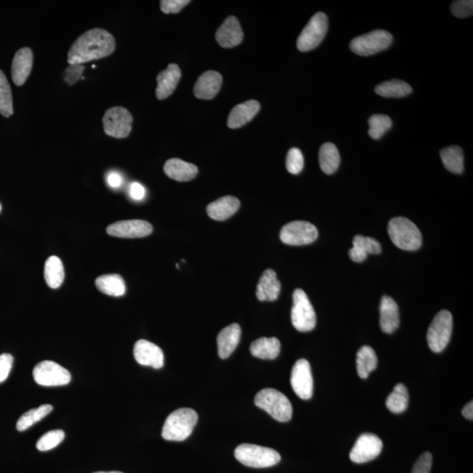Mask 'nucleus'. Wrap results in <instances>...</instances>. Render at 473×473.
Returning <instances> with one entry per match:
<instances>
[{"label":"nucleus","mask_w":473,"mask_h":473,"mask_svg":"<svg viewBox=\"0 0 473 473\" xmlns=\"http://www.w3.org/2000/svg\"><path fill=\"white\" fill-rule=\"evenodd\" d=\"M115 51V38L101 28H94L79 36L68 54V63L83 64L107 58Z\"/></svg>","instance_id":"1"},{"label":"nucleus","mask_w":473,"mask_h":473,"mask_svg":"<svg viewBox=\"0 0 473 473\" xmlns=\"http://www.w3.org/2000/svg\"><path fill=\"white\" fill-rule=\"evenodd\" d=\"M198 421V413L191 408H179L166 419L161 436L166 441H184L191 436Z\"/></svg>","instance_id":"2"},{"label":"nucleus","mask_w":473,"mask_h":473,"mask_svg":"<svg viewBox=\"0 0 473 473\" xmlns=\"http://www.w3.org/2000/svg\"><path fill=\"white\" fill-rule=\"evenodd\" d=\"M388 232L393 244L406 251H415L421 248L422 238L418 227L410 219L396 217L388 223Z\"/></svg>","instance_id":"3"},{"label":"nucleus","mask_w":473,"mask_h":473,"mask_svg":"<svg viewBox=\"0 0 473 473\" xmlns=\"http://www.w3.org/2000/svg\"><path fill=\"white\" fill-rule=\"evenodd\" d=\"M255 403L276 421L286 422L292 418L293 408L289 400L282 392L272 388L260 390L255 395Z\"/></svg>","instance_id":"4"},{"label":"nucleus","mask_w":473,"mask_h":473,"mask_svg":"<svg viewBox=\"0 0 473 473\" xmlns=\"http://www.w3.org/2000/svg\"><path fill=\"white\" fill-rule=\"evenodd\" d=\"M234 455L241 464L253 468L271 467L281 461V455L276 450L250 444L238 446Z\"/></svg>","instance_id":"5"},{"label":"nucleus","mask_w":473,"mask_h":473,"mask_svg":"<svg viewBox=\"0 0 473 473\" xmlns=\"http://www.w3.org/2000/svg\"><path fill=\"white\" fill-rule=\"evenodd\" d=\"M291 321L297 331L308 332L316 327L317 316L312 302L304 290L297 289L293 294Z\"/></svg>","instance_id":"6"},{"label":"nucleus","mask_w":473,"mask_h":473,"mask_svg":"<svg viewBox=\"0 0 473 473\" xmlns=\"http://www.w3.org/2000/svg\"><path fill=\"white\" fill-rule=\"evenodd\" d=\"M453 319L452 313L442 310L435 317L427 333V344L434 353H441L448 346L452 336Z\"/></svg>","instance_id":"7"},{"label":"nucleus","mask_w":473,"mask_h":473,"mask_svg":"<svg viewBox=\"0 0 473 473\" xmlns=\"http://www.w3.org/2000/svg\"><path fill=\"white\" fill-rule=\"evenodd\" d=\"M393 36L385 30H374L366 35L356 37L351 41V51L356 55L370 56L384 51L391 46Z\"/></svg>","instance_id":"8"},{"label":"nucleus","mask_w":473,"mask_h":473,"mask_svg":"<svg viewBox=\"0 0 473 473\" xmlns=\"http://www.w3.org/2000/svg\"><path fill=\"white\" fill-rule=\"evenodd\" d=\"M328 31V18L324 13H317L310 18L297 40V48L308 52L319 46Z\"/></svg>","instance_id":"9"},{"label":"nucleus","mask_w":473,"mask_h":473,"mask_svg":"<svg viewBox=\"0 0 473 473\" xmlns=\"http://www.w3.org/2000/svg\"><path fill=\"white\" fill-rule=\"evenodd\" d=\"M33 376L36 383L44 387L64 386L71 381L69 371L58 363L48 361L38 363L33 368Z\"/></svg>","instance_id":"10"},{"label":"nucleus","mask_w":473,"mask_h":473,"mask_svg":"<svg viewBox=\"0 0 473 473\" xmlns=\"http://www.w3.org/2000/svg\"><path fill=\"white\" fill-rule=\"evenodd\" d=\"M132 116L127 109L112 107L107 110L103 118L105 134L116 139L127 138L132 131Z\"/></svg>","instance_id":"11"},{"label":"nucleus","mask_w":473,"mask_h":473,"mask_svg":"<svg viewBox=\"0 0 473 473\" xmlns=\"http://www.w3.org/2000/svg\"><path fill=\"white\" fill-rule=\"evenodd\" d=\"M319 237L317 227L309 222L293 221L282 227L280 238L284 244L304 245L313 243Z\"/></svg>","instance_id":"12"},{"label":"nucleus","mask_w":473,"mask_h":473,"mask_svg":"<svg viewBox=\"0 0 473 473\" xmlns=\"http://www.w3.org/2000/svg\"><path fill=\"white\" fill-rule=\"evenodd\" d=\"M291 386L296 395L302 400H309L313 395L314 381L309 362L299 359L293 366L290 378Z\"/></svg>","instance_id":"13"},{"label":"nucleus","mask_w":473,"mask_h":473,"mask_svg":"<svg viewBox=\"0 0 473 473\" xmlns=\"http://www.w3.org/2000/svg\"><path fill=\"white\" fill-rule=\"evenodd\" d=\"M383 444L376 435L362 434L356 441L350 452V459L354 463L363 464L376 459L380 455Z\"/></svg>","instance_id":"14"},{"label":"nucleus","mask_w":473,"mask_h":473,"mask_svg":"<svg viewBox=\"0 0 473 473\" xmlns=\"http://www.w3.org/2000/svg\"><path fill=\"white\" fill-rule=\"evenodd\" d=\"M107 232L110 236L122 238H138L150 235L153 226L145 220H124L109 225Z\"/></svg>","instance_id":"15"},{"label":"nucleus","mask_w":473,"mask_h":473,"mask_svg":"<svg viewBox=\"0 0 473 473\" xmlns=\"http://www.w3.org/2000/svg\"><path fill=\"white\" fill-rule=\"evenodd\" d=\"M135 361L139 365L161 369L164 366V354L160 347L145 339L136 342L134 348Z\"/></svg>","instance_id":"16"},{"label":"nucleus","mask_w":473,"mask_h":473,"mask_svg":"<svg viewBox=\"0 0 473 473\" xmlns=\"http://www.w3.org/2000/svg\"><path fill=\"white\" fill-rule=\"evenodd\" d=\"M243 37L240 21L234 16L226 18L216 33V40L221 47L225 48L238 46L243 41Z\"/></svg>","instance_id":"17"},{"label":"nucleus","mask_w":473,"mask_h":473,"mask_svg":"<svg viewBox=\"0 0 473 473\" xmlns=\"http://www.w3.org/2000/svg\"><path fill=\"white\" fill-rule=\"evenodd\" d=\"M222 75L217 71L209 70L200 75L194 86L195 96L200 100H213L221 89Z\"/></svg>","instance_id":"18"},{"label":"nucleus","mask_w":473,"mask_h":473,"mask_svg":"<svg viewBox=\"0 0 473 473\" xmlns=\"http://www.w3.org/2000/svg\"><path fill=\"white\" fill-rule=\"evenodd\" d=\"M181 77V70L177 64H169L168 68L157 75L156 97L164 100L172 95Z\"/></svg>","instance_id":"19"},{"label":"nucleus","mask_w":473,"mask_h":473,"mask_svg":"<svg viewBox=\"0 0 473 473\" xmlns=\"http://www.w3.org/2000/svg\"><path fill=\"white\" fill-rule=\"evenodd\" d=\"M33 52L29 48H22L14 55L12 65L13 81L17 86L23 85L33 67Z\"/></svg>","instance_id":"20"},{"label":"nucleus","mask_w":473,"mask_h":473,"mask_svg":"<svg viewBox=\"0 0 473 473\" xmlns=\"http://www.w3.org/2000/svg\"><path fill=\"white\" fill-rule=\"evenodd\" d=\"M260 105L258 101L248 100L240 105L230 112L227 124L230 129H237L245 126L256 116L260 112Z\"/></svg>","instance_id":"21"},{"label":"nucleus","mask_w":473,"mask_h":473,"mask_svg":"<svg viewBox=\"0 0 473 473\" xmlns=\"http://www.w3.org/2000/svg\"><path fill=\"white\" fill-rule=\"evenodd\" d=\"M380 312L382 331L388 334L395 332L400 325L399 308L395 301L388 296L382 297Z\"/></svg>","instance_id":"22"},{"label":"nucleus","mask_w":473,"mask_h":473,"mask_svg":"<svg viewBox=\"0 0 473 473\" xmlns=\"http://www.w3.org/2000/svg\"><path fill=\"white\" fill-rule=\"evenodd\" d=\"M241 338L240 324H232L223 329L218 336V351L219 357L223 359L229 358L235 351Z\"/></svg>","instance_id":"23"},{"label":"nucleus","mask_w":473,"mask_h":473,"mask_svg":"<svg viewBox=\"0 0 473 473\" xmlns=\"http://www.w3.org/2000/svg\"><path fill=\"white\" fill-rule=\"evenodd\" d=\"M281 293V282L272 270L263 272L257 285L256 297L260 302L275 301Z\"/></svg>","instance_id":"24"},{"label":"nucleus","mask_w":473,"mask_h":473,"mask_svg":"<svg viewBox=\"0 0 473 473\" xmlns=\"http://www.w3.org/2000/svg\"><path fill=\"white\" fill-rule=\"evenodd\" d=\"M240 206V200L226 196L210 203L207 207V213L214 220L225 221L235 214Z\"/></svg>","instance_id":"25"},{"label":"nucleus","mask_w":473,"mask_h":473,"mask_svg":"<svg viewBox=\"0 0 473 473\" xmlns=\"http://www.w3.org/2000/svg\"><path fill=\"white\" fill-rule=\"evenodd\" d=\"M381 253L380 242L376 238L362 235L355 236L354 247L350 249L349 256L354 262H362L368 255H378Z\"/></svg>","instance_id":"26"},{"label":"nucleus","mask_w":473,"mask_h":473,"mask_svg":"<svg viewBox=\"0 0 473 473\" xmlns=\"http://www.w3.org/2000/svg\"><path fill=\"white\" fill-rule=\"evenodd\" d=\"M164 172L166 176L177 181H188L198 176V169L194 164L173 158L166 161L164 165Z\"/></svg>","instance_id":"27"},{"label":"nucleus","mask_w":473,"mask_h":473,"mask_svg":"<svg viewBox=\"0 0 473 473\" xmlns=\"http://www.w3.org/2000/svg\"><path fill=\"white\" fill-rule=\"evenodd\" d=\"M253 357L261 359H275L281 351V342L276 338H260L250 346Z\"/></svg>","instance_id":"28"},{"label":"nucleus","mask_w":473,"mask_h":473,"mask_svg":"<svg viewBox=\"0 0 473 473\" xmlns=\"http://www.w3.org/2000/svg\"><path fill=\"white\" fill-rule=\"evenodd\" d=\"M96 287L100 292L110 297H119L126 293V284L119 275H101L96 280Z\"/></svg>","instance_id":"29"},{"label":"nucleus","mask_w":473,"mask_h":473,"mask_svg":"<svg viewBox=\"0 0 473 473\" xmlns=\"http://www.w3.org/2000/svg\"><path fill=\"white\" fill-rule=\"evenodd\" d=\"M63 261L58 256H51L45 262L44 277L48 286L53 289H58L64 281Z\"/></svg>","instance_id":"30"},{"label":"nucleus","mask_w":473,"mask_h":473,"mask_svg":"<svg viewBox=\"0 0 473 473\" xmlns=\"http://www.w3.org/2000/svg\"><path fill=\"white\" fill-rule=\"evenodd\" d=\"M319 164L323 172L331 175L340 165V154L334 144L324 143L319 151Z\"/></svg>","instance_id":"31"},{"label":"nucleus","mask_w":473,"mask_h":473,"mask_svg":"<svg viewBox=\"0 0 473 473\" xmlns=\"http://www.w3.org/2000/svg\"><path fill=\"white\" fill-rule=\"evenodd\" d=\"M378 96L387 98H400L412 93V87L406 82L393 79V80L381 83L374 90Z\"/></svg>","instance_id":"32"},{"label":"nucleus","mask_w":473,"mask_h":473,"mask_svg":"<svg viewBox=\"0 0 473 473\" xmlns=\"http://www.w3.org/2000/svg\"><path fill=\"white\" fill-rule=\"evenodd\" d=\"M440 156L445 169L453 174L464 171V153L459 146H450L440 151Z\"/></svg>","instance_id":"33"},{"label":"nucleus","mask_w":473,"mask_h":473,"mask_svg":"<svg viewBox=\"0 0 473 473\" xmlns=\"http://www.w3.org/2000/svg\"><path fill=\"white\" fill-rule=\"evenodd\" d=\"M378 358L376 351L370 346H363L357 354V370L358 376L366 378L376 369Z\"/></svg>","instance_id":"34"},{"label":"nucleus","mask_w":473,"mask_h":473,"mask_svg":"<svg viewBox=\"0 0 473 473\" xmlns=\"http://www.w3.org/2000/svg\"><path fill=\"white\" fill-rule=\"evenodd\" d=\"M408 405V392L405 385L397 384L386 402V406L392 413L400 414L407 410Z\"/></svg>","instance_id":"35"},{"label":"nucleus","mask_w":473,"mask_h":473,"mask_svg":"<svg viewBox=\"0 0 473 473\" xmlns=\"http://www.w3.org/2000/svg\"><path fill=\"white\" fill-rule=\"evenodd\" d=\"M53 410V406L49 404L41 405L39 408H33V410L26 412L18 420L17 430L18 431H25L40 422L41 419L46 418Z\"/></svg>","instance_id":"36"},{"label":"nucleus","mask_w":473,"mask_h":473,"mask_svg":"<svg viewBox=\"0 0 473 473\" xmlns=\"http://www.w3.org/2000/svg\"><path fill=\"white\" fill-rule=\"evenodd\" d=\"M0 113L6 118L14 115L13 95L6 75L0 70Z\"/></svg>","instance_id":"37"},{"label":"nucleus","mask_w":473,"mask_h":473,"mask_svg":"<svg viewBox=\"0 0 473 473\" xmlns=\"http://www.w3.org/2000/svg\"><path fill=\"white\" fill-rule=\"evenodd\" d=\"M368 124V134L373 139H381L393 126L392 119L388 116L382 115L370 117Z\"/></svg>","instance_id":"38"},{"label":"nucleus","mask_w":473,"mask_h":473,"mask_svg":"<svg viewBox=\"0 0 473 473\" xmlns=\"http://www.w3.org/2000/svg\"><path fill=\"white\" fill-rule=\"evenodd\" d=\"M64 437H65V433L62 430L49 431L38 440L36 447L41 452H48L59 445L63 441Z\"/></svg>","instance_id":"39"},{"label":"nucleus","mask_w":473,"mask_h":473,"mask_svg":"<svg viewBox=\"0 0 473 473\" xmlns=\"http://www.w3.org/2000/svg\"><path fill=\"white\" fill-rule=\"evenodd\" d=\"M304 166V155L302 151L297 147H293L287 155L286 168L287 171L292 175H298L302 172Z\"/></svg>","instance_id":"40"},{"label":"nucleus","mask_w":473,"mask_h":473,"mask_svg":"<svg viewBox=\"0 0 473 473\" xmlns=\"http://www.w3.org/2000/svg\"><path fill=\"white\" fill-rule=\"evenodd\" d=\"M454 16L463 18L472 16L473 14L472 0H459L454 1L450 6Z\"/></svg>","instance_id":"41"},{"label":"nucleus","mask_w":473,"mask_h":473,"mask_svg":"<svg viewBox=\"0 0 473 473\" xmlns=\"http://www.w3.org/2000/svg\"><path fill=\"white\" fill-rule=\"evenodd\" d=\"M85 66L83 64H70L64 71V80L69 85H73L82 78Z\"/></svg>","instance_id":"42"},{"label":"nucleus","mask_w":473,"mask_h":473,"mask_svg":"<svg viewBox=\"0 0 473 473\" xmlns=\"http://www.w3.org/2000/svg\"><path fill=\"white\" fill-rule=\"evenodd\" d=\"M189 3V0H161V9L166 14H178Z\"/></svg>","instance_id":"43"},{"label":"nucleus","mask_w":473,"mask_h":473,"mask_svg":"<svg viewBox=\"0 0 473 473\" xmlns=\"http://www.w3.org/2000/svg\"><path fill=\"white\" fill-rule=\"evenodd\" d=\"M432 455L425 452L416 460L411 473H430L432 467Z\"/></svg>","instance_id":"44"},{"label":"nucleus","mask_w":473,"mask_h":473,"mask_svg":"<svg viewBox=\"0 0 473 473\" xmlns=\"http://www.w3.org/2000/svg\"><path fill=\"white\" fill-rule=\"evenodd\" d=\"M14 363L13 356L9 354L0 355V383L9 377Z\"/></svg>","instance_id":"45"},{"label":"nucleus","mask_w":473,"mask_h":473,"mask_svg":"<svg viewBox=\"0 0 473 473\" xmlns=\"http://www.w3.org/2000/svg\"><path fill=\"white\" fill-rule=\"evenodd\" d=\"M129 195L135 201H142L146 196V189L141 184L132 183L129 188Z\"/></svg>","instance_id":"46"},{"label":"nucleus","mask_w":473,"mask_h":473,"mask_svg":"<svg viewBox=\"0 0 473 473\" xmlns=\"http://www.w3.org/2000/svg\"><path fill=\"white\" fill-rule=\"evenodd\" d=\"M107 180L109 186L113 188H118L123 184V177L118 172L109 173Z\"/></svg>","instance_id":"47"},{"label":"nucleus","mask_w":473,"mask_h":473,"mask_svg":"<svg viewBox=\"0 0 473 473\" xmlns=\"http://www.w3.org/2000/svg\"><path fill=\"white\" fill-rule=\"evenodd\" d=\"M462 415L464 416L465 418L468 420L473 419V403L470 402L465 405L463 410H462Z\"/></svg>","instance_id":"48"},{"label":"nucleus","mask_w":473,"mask_h":473,"mask_svg":"<svg viewBox=\"0 0 473 473\" xmlns=\"http://www.w3.org/2000/svg\"><path fill=\"white\" fill-rule=\"evenodd\" d=\"M94 473H123L121 472H94Z\"/></svg>","instance_id":"49"},{"label":"nucleus","mask_w":473,"mask_h":473,"mask_svg":"<svg viewBox=\"0 0 473 473\" xmlns=\"http://www.w3.org/2000/svg\"><path fill=\"white\" fill-rule=\"evenodd\" d=\"M1 210H2V206H1V203H0V213H1Z\"/></svg>","instance_id":"50"}]
</instances>
